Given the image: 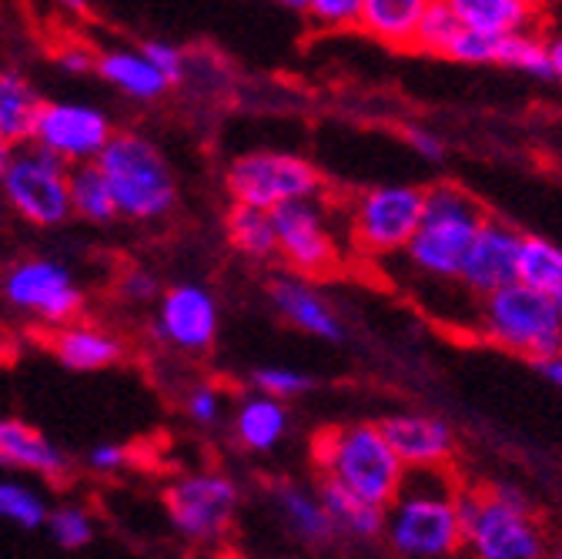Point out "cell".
Listing matches in <instances>:
<instances>
[{
  "mask_svg": "<svg viewBox=\"0 0 562 559\" xmlns=\"http://www.w3.org/2000/svg\"><path fill=\"white\" fill-rule=\"evenodd\" d=\"M155 335L181 353H204L218 335V302L204 286L181 282L161 295Z\"/></svg>",
  "mask_w": 562,
  "mask_h": 559,
  "instance_id": "5bb4252c",
  "label": "cell"
},
{
  "mask_svg": "<svg viewBox=\"0 0 562 559\" xmlns=\"http://www.w3.org/2000/svg\"><path fill=\"white\" fill-rule=\"evenodd\" d=\"M519 251H522V235L506 222L488 219L469 248L459 282L482 299L519 282Z\"/></svg>",
  "mask_w": 562,
  "mask_h": 559,
  "instance_id": "9a60e30c",
  "label": "cell"
},
{
  "mask_svg": "<svg viewBox=\"0 0 562 559\" xmlns=\"http://www.w3.org/2000/svg\"><path fill=\"white\" fill-rule=\"evenodd\" d=\"M459 27V18L442 4V0H436L432 11L426 14V21H422L418 27V37H415V51L422 54H432V57H442V51L449 47L452 34Z\"/></svg>",
  "mask_w": 562,
  "mask_h": 559,
  "instance_id": "836d02e7",
  "label": "cell"
},
{
  "mask_svg": "<svg viewBox=\"0 0 562 559\" xmlns=\"http://www.w3.org/2000/svg\"><path fill=\"white\" fill-rule=\"evenodd\" d=\"M124 462H127V449H124V446H114V443L94 446V449L88 452V466H91L94 472H117Z\"/></svg>",
  "mask_w": 562,
  "mask_h": 559,
  "instance_id": "60d3db41",
  "label": "cell"
},
{
  "mask_svg": "<svg viewBox=\"0 0 562 559\" xmlns=\"http://www.w3.org/2000/svg\"><path fill=\"white\" fill-rule=\"evenodd\" d=\"M0 191L24 222L41 228H54L75 215L70 212V165L34 142L11 152Z\"/></svg>",
  "mask_w": 562,
  "mask_h": 559,
  "instance_id": "52a82bcc",
  "label": "cell"
},
{
  "mask_svg": "<svg viewBox=\"0 0 562 559\" xmlns=\"http://www.w3.org/2000/svg\"><path fill=\"white\" fill-rule=\"evenodd\" d=\"M274 4L285 11H308V0H274Z\"/></svg>",
  "mask_w": 562,
  "mask_h": 559,
  "instance_id": "ee69618b",
  "label": "cell"
},
{
  "mask_svg": "<svg viewBox=\"0 0 562 559\" xmlns=\"http://www.w3.org/2000/svg\"><path fill=\"white\" fill-rule=\"evenodd\" d=\"M462 546L475 559H542L546 539L529 510V500L516 485L496 482L459 493Z\"/></svg>",
  "mask_w": 562,
  "mask_h": 559,
  "instance_id": "7a4b0ae2",
  "label": "cell"
},
{
  "mask_svg": "<svg viewBox=\"0 0 562 559\" xmlns=\"http://www.w3.org/2000/svg\"><path fill=\"white\" fill-rule=\"evenodd\" d=\"M496 67H509L516 75L552 81V64H549V41H542L532 31L499 37V57Z\"/></svg>",
  "mask_w": 562,
  "mask_h": 559,
  "instance_id": "f546056e",
  "label": "cell"
},
{
  "mask_svg": "<svg viewBox=\"0 0 562 559\" xmlns=\"http://www.w3.org/2000/svg\"><path fill=\"white\" fill-rule=\"evenodd\" d=\"M4 299L37 322L57 328L70 325L85 309V292L78 289L75 275L54 258L18 261L4 275Z\"/></svg>",
  "mask_w": 562,
  "mask_h": 559,
  "instance_id": "8fae6325",
  "label": "cell"
},
{
  "mask_svg": "<svg viewBox=\"0 0 562 559\" xmlns=\"http://www.w3.org/2000/svg\"><path fill=\"white\" fill-rule=\"evenodd\" d=\"M140 54H145L158 67V71L168 78V85L184 81V75H188V54L178 44H171V41H145V44H140Z\"/></svg>",
  "mask_w": 562,
  "mask_h": 559,
  "instance_id": "d590c367",
  "label": "cell"
},
{
  "mask_svg": "<svg viewBox=\"0 0 562 559\" xmlns=\"http://www.w3.org/2000/svg\"><path fill=\"white\" fill-rule=\"evenodd\" d=\"M549 64H552V81L562 85V34L549 41Z\"/></svg>",
  "mask_w": 562,
  "mask_h": 559,
  "instance_id": "7bdbcfd3",
  "label": "cell"
},
{
  "mask_svg": "<svg viewBox=\"0 0 562 559\" xmlns=\"http://www.w3.org/2000/svg\"><path fill=\"white\" fill-rule=\"evenodd\" d=\"M555 305H559V315H562V299H559V302H555Z\"/></svg>",
  "mask_w": 562,
  "mask_h": 559,
  "instance_id": "c3c4849f",
  "label": "cell"
},
{
  "mask_svg": "<svg viewBox=\"0 0 562 559\" xmlns=\"http://www.w3.org/2000/svg\"><path fill=\"white\" fill-rule=\"evenodd\" d=\"M436 0H366L359 27L385 47H415L418 27Z\"/></svg>",
  "mask_w": 562,
  "mask_h": 559,
  "instance_id": "ffe728a7",
  "label": "cell"
},
{
  "mask_svg": "<svg viewBox=\"0 0 562 559\" xmlns=\"http://www.w3.org/2000/svg\"><path fill=\"white\" fill-rule=\"evenodd\" d=\"M289 433V409L261 392L248 395L235 412V436L251 452L274 449Z\"/></svg>",
  "mask_w": 562,
  "mask_h": 559,
  "instance_id": "cb8c5ba5",
  "label": "cell"
},
{
  "mask_svg": "<svg viewBox=\"0 0 562 559\" xmlns=\"http://www.w3.org/2000/svg\"><path fill=\"white\" fill-rule=\"evenodd\" d=\"M405 142H408V148L422 161H442L446 158V142H442L436 131H429V127H408L405 131Z\"/></svg>",
  "mask_w": 562,
  "mask_h": 559,
  "instance_id": "ab89813d",
  "label": "cell"
},
{
  "mask_svg": "<svg viewBox=\"0 0 562 559\" xmlns=\"http://www.w3.org/2000/svg\"><path fill=\"white\" fill-rule=\"evenodd\" d=\"M0 466L27 469L44 479H60L67 472V456L31 426L14 423V418H0Z\"/></svg>",
  "mask_w": 562,
  "mask_h": 559,
  "instance_id": "7402d4cb",
  "label": "cell"
},
{
  "mask_svg": "<svg viewBox=\"0 0 562 559\" xmlns=\"http://www.w3.org/2000/svg\"><path fill=\"white\" fill-rule=\"evenodd\" d=\"M47 503L34 493L31 485L0 479V519H8L21 529H37L47 523Z\"/></svg>",
  "mask_w": 562,
  "mask_h": 559,
  "instance_id": "4dcf8cb0",
  "label": "cell"
},
{
  "mask_svg": "<svg viewBox=\"0 0 562 559\" xmlns=\"http://www.w3.org/2000/svg\"><path fill=\"white\" fill-rule=\"evenodd\" d=\"M379 429L405 469L449 466V459H452V429L436 415L398 412V415L382 418Z\"/></svg>",
  "mask_w": 562,
  "mask_h": 559,
  "instance_id": "2e32d148",
  "label": "cell"
},
{
  "mask_svg": "<svg viewBox=\"0 0 562 559\" xmlns=\"http://www.w3.org/2000/svg\"><path fill=\"white\" fill-rule=\"evenodd\" d=\"M117 292H121L127 302H151V299H158L161 286H158V278H155L148 268H127V271L121 275Z\"/></svg>",
  "mask_w": 562,
  "mask_h": 559,
  "instance_id": "74e56055",
  "label": "cell"
},
{
  "mask_svg": "<svg viewBox=\"0 0 562 559\" xmlns=\"http://www.w3.org/2000/svg\"><path fill=\"white\" fill-rule=\"evenodd\" d=\"M519 282L559 302L562 299V248L546 238L522 235Z\"/></svg>",
  "mask_w": 562,
  "mask_h": 559,
  "instance_id": "4316f807",
  "label": "cell"
},
{
  "mask_svg": "<svg viewBox=\"0 0 562 559\" xmlns=\"http://www.w3.org/2000/svg\"><path fill=\"white\" fill-rule=\"evenodd\" d=\"M57 8H64V11H85V4L88 0H54Z\"/></svg>",
  "mask_w": 562,
  "mask_h": 559,
  "instance_id": "f6af8a7d",
  "label": "cell"
},
{
  "mask_svg": "<svg viewBox=\"0 0 562 559\" xmlns=\"http://www.w3.org/2000/svg\"><path fill=\"white\" fill-rule=\"evenodd\" d=\"M228 238L241 255H248L255 261H265V258L278 255V235H274L271 212H258V208L235 204L232 215H228Z\"/></svg>",
  "mask_w": 562,
  "mask_h": 559,
  "instance_id": "f1b7e54d",
  "label": "cell"
},
{
  "mask_svg": "<svg viewBox=\"0 0 562 559\" xmlns=\"http://www.w3.org/2000/svg\"><path fill=\"white\" fill-rule=\"evenodd\" d=\"M312 452H315V466L322 479H331L351 489L356 496L385 510L395 500L402 476H405V466L392 452L379 423L325 429L315 436Z\"/></svg>",
  "mask_w": 562,
  "mask_h": 559,
  "instance_id": "3957f363",
  "label": "cell"
},
{
  "mask_svg": "<svg viewBox=\"0 0 562 559\" xmlns=\"http://www.w3.org/2000/svg\"><path fill=\"white\" fill-rule=\"evenodd\" d=\"M542 559H562V549H555L552 556H542Z\"/></svg>",
  "mask_w": 562,
  "mask_h": 559,
  "instance_id": "7dc6e473",
  "label": "cell"
},
{
  "mask_svg": "<svg viewBox=\"0 0 562 559\" xmlns=\"http://www.w3.org/2000/svg\"><path fill=\"white\" fill-rule=\"evenodd\" d=\"M442 4L459 18V24L488 37L532 31L539 18V0H442Z\"/></svg>",
  "mask_w": 562,
  "mask_h": 559,
  "instance_id": "d6986e66",
  "label": "cell"
},
{
  "mask_svg": "<svg viewBox=\"0 0 562 559\" xmlns=\"http://www.w3.org/2000/svg\"><path fill=\"white\" fill-rule=\"evenodd\" d=\"M50 536L64 546V549H81L94 539V523L81 506H60L47 516Z\"/></svg>",
  "mask_w": 562,
  "mask_h": 559,
  "instance_id": "d6a6232c",
  "label": "cell"
},
{
  "mask_svg": "<svg viewBox=\"0 0 562 559\" xmlns=\"http://www.w3.org/2000/svg\"><path fill=\"white\" fill-rule=\"evenodd\" d=\"M251 385H255L261 395L281 402V399H299V395H305L315 382H312L305 372L289 369V366H265V369H255Z\"/></svg>",
  "mask_w": 562,
  "mask_h": 559,
  "instance_id": "1f68e13d",
  "label": "cell"
},
{
  "mask_svg": "<svg viewBox=\"0 0 562 559\" xmlns=\"http://www.w3.org/2000/svg\"><path fill=\"white\" fill-rule=\"evenodd\" d=\"M94 75L131 101H158L171 88L158 67L140 54V47L137 51H127V47L101 51Z\"/></svg>",
  "mask_w": 562,
  "mask_h": 559,
  "instance_id": "ac0fdd59",
  "label": "cell"
},
{
  "mask_svg": "<svg viewBox=\"0 0 562 559\" xmlns=\"http://www.w3.org/2000/svg\"><path fill=\"white\" fill-rule=\"evenodd\" d=\"M57 67L70 78H85L98 71V54L85 44H70L64 51H57Z\"/></svg>",
  "mask_w": 562,
  "mask_h": 559,
  "instance_id": "f35d334b",
  "label": "cell"
},
{
  "mask_svg": "<svg viewBox=\"0 0 562 559\" xmlns=\"http://www.w3.org/2000/svg\"><path fill=\"white\" fill-rule=\"evenodd\" d=\"M54 356L64 369L70 372H101L108 366H114L124 353V345L117 335L94 328V325H64L54 338H50Z\"/></svg>",
  "mask_w": 562,
  "mask_h": 559,
  "instance_id": "44dd1931",
  "label": "cell"
},
{
  "mask_svg": "<svg viewBox=\"0 0 562 559\" xmlns=\"http://www.w3.org/2000/svg\"><path fill=\"white\" fill-rule=\"evenodd\" d=\"M225 185L235 204H248V208H258V212H274L281 204L315 198L322 188V175L302 155L265 148V152H248L235 158Z\"/></svg>",
  "mask_w": 562,
  "mask_h": 559,
  "instance_id": "ba28073f",
  "label": "cell"
},
{
  "mask_svg": "<svg viewBox=\"0 0 562 559\" xmlns=\"http://www.w3.org/2000/svg\"><path fill=\"white\" fill-rule=\"evenodd\" d=\"M268 299L274 312L285 318L289 325L302 328L305 335H315L322 342H341L345 325L338 312L328 305V299L302 275H278L268 286Z\"/></svg>",
  "mask_w": 562,
  "mask_h": 559,
  "instance_id": "e0dca14e",
  "label": "cell"
},
{
  "mask_svg": "<svg viewBox=\"0 0 562 559\" xmlns=\"http://www.w3.org/2000/svg\"><path fill=\"white\" fill-rule=\"evenodd\" d=\"M459 482L449 466L405 469L395 500L385 510L389 543L412 559H439L462 546Z\"/></svg>",
  "mask_w": 562,
  "mask_h": 559,
  "instance_id": "6da1fadb",
  "label": "cell"
},
{
  "mask_svg": "<svg viewBox=\"0 0 562 559\" xmlns=\"http://www.w3.org/2000/svg\"><path fill=\"white\" fill-rule=\"evenodd\" d=\"M485 222L482 204L465 188L449 181L432 185L426 191L422 225L405 248L408 265L436 282H459L469 248Z\"/></svg>",
  "mask_w": 562,
  "mask_h": 559,
  "instance_id": "277c9868",
  "label": "cell"
},
{
  "mask_svg": "<svg viewBox=\"0 0 562 559\" xmlns=\"http://www.w3.org/2000/svg\"><path fill=\"white\" fill-rule=\"evenodd\" d=\"M318 500L325 506V513L331 516V526L356 536V539H375L379 533H385V506H375L362 496H356L351 489L322 479Z\"/></svg>",
  "mask_w": 562,
  "mask_h": 559,
  "instance_id": "d4e9b609",
  "label": "cell"
},
{
  "mask_svg": "<svg viewBox=\"0 0 562 559\" xmlns=\"http://www.w3.org/2000/svg\"><path fill=\"white\" fill-rule=\"evenodd\" d=\"M366 0H308V18L325 27V31H341V27H359Z\"/></svg>",
  "mask_w": 562,
  "mask_h": 559,
  "instance_id": "e575fe53",
  "label": "cell"
},
{
  "mask_svg": "<svg viewBox=\"0 0 562 559\" xmlns=\"http://www.w3.org/2000/svg\"><path fill=\"white\" fill-rule=\"evenodd\" d=\"M271 219L278 235V258L292 268V275L315 278V275H331L338 268L341 251L325 208L315 198L281 204L271 212Z\"/></svg>",
  "mask_w": 562,
  "mask_h": 559,
  "instance_id": "7c38bea8",
  "label": "cell"
},
{
  "mask_svg": "<svg viewBox=\"0 0 562 559\" xmlns=\"http://www.w3.org/2000/svg\"><path fill=\"white\" fill-rule=\"evenodd\" d=\"M184 409L188 415L194 418L198 426H211V423H218V415H222V392L215 385H194L184 399Z\"/></svg>",
  "mask_w": 562,
  "mask_h": 559,
  "instance_id": "8d00e7d4",
  "label": "cell"
},
{
  "mask_svg": "<svg viewBox=\"0 0 562 559\" xmlns=\"http://www.w3.org/2000/svg\"><path fill=\"white\" fill-rule=\"evenodd\" d=\"M274 506H278L281 519H285V526L299 539H305V543H325V539H331V533H335L331 516L325 513L322 500L312 496L308 489L292 485V482H278L274 485Z\"/></svg>",
  "mask_w": 562,
  "mask_h": 559,
  "instance_id": "484cf974",
  "label": "cell"
},
{
  "mask_svg": "<svg viewBox=\"0 0 562 559\" xmlns=\"http://www.w3.org/2000/svg\"><path fill=\"white\" fill-rule=\"evenodd\" d=\"M101 175L111 185L117 215L131 222H155L178 201V181L168 158L155 142L134 131H114L98 158Z\"/></svg>",
  "mask_w": 562,
  "mask_h": 559,
  "instance_id": "5b68a950",
  "label": "cell"
},
{
  "mask_svg": "<svg viewBox=\"0 0 562 559\" xmlns=\"http://www.w3.org/2000/svg\"><path fill=\"white\" fill-rule=\"evenodd\" d=\"M8 161H11V148L0 142V181H4V171H8Z\"/></svg>",
  "mask_w": 562,
  "mask_h": 559,
  "instance_id": "bcb514c9",
  "label": "cell"
},
{
  "mask_svg": "<svg viewBox=\"0 0 562 559\" xmlns=\"http://www.w3.org/2000/svg\"><path fill=\"white\" fill-rule=\"evenodd\" d=\"M41 108L44 98L24 75L18 71L0 75V142L8 148H21L34 142V124Z\"/></svg>",
  "mask_w": 562,
  "mask_h": 559,
  "instance_id": "603a6c76",
  "label": "cell"
},
{
  "mask_svg": "<svg viewBox=\"0 0 562 559\" xmlns=\"http://www.w3.org/2000/svg\"><path fill=\"white\" fill-rule=\"evenodd\" d=\"M238 510V485L222 472H194L168 489V516L188 539H218Z\"/></svg>",
  "mask_w": 562,
  "mask_h": 559,
  "instance_id": "4fadbf2b",
  "label": "cell"
},
{
  "mask_svg": "<svg viewBox=\"0 0 562 559\" xmlns=\"http://www.w3.org/2000/svg\"><path fill=\"white\" fill-rule=\"evenodd\" d=\"M70 212L88 219V222H98V225L117 219V204H114L111 185L101 175L98 161L70 168Z\"/></svg>",
  "mask_w": 562,
  "mask_h": 559,
  "instance_id": "83f0119b",
  "label": "cell"
},
{
  "mask_svg": "<svg viewBox=\"0 0 562 559\" xmlns=\"http://www.w3.org/2000/svg\"><path fill=\"white\" fill-rule=\"evenodd\" d=\"M111 137H114L111 118L98 104L78 98L44 101L34 124V145L50 152L70 168L98 161Z\"/></svg>",
  "mask_w": 562,
  "mask_h": 559,
  "instance_id": "30bf717a",
  "label": "cell"
},
{
  "mask_svg": "<svg viewBox=\"0 0 562 559\" xmlns=\"http://www.w3.org/2000/svg\"><path fill=\"white\" fill-rule=\"evenodd\" d=\"M479 332L492 345L516 353L536 366L562 353V315L555 299L522 282H513L482 299Z\"/></svg>",
  "mask_w": 562,
  "mask_h": 559,
  "instance_id": "8992f818",
  "label": "cell"
},
{
  "mask_svg": "<svg viewBox=\"0 0 562 559\" xmlns=\"http://www.w3.org/2000/svg\"><path fill=\"white\" fill-rule=\"evenodd\" d=\"M539 372H542L546 382H552L562 392V353L552 356V359H546V362H539Z\"/></svg>",
  "mask_w": 562,
  "mask_h": 559,
  "instance_id": "b9f144b4",
  "label": "cell"
},
{
  "mask_svg": "<svg viewBox=\"0 0 562 559\" xmlns=\"http://www.w3.org/2000/svg\"><path fill=\"white\" fill-rule=\"evenodd\" d=\"M426 212V191L415 185H375L351 204V238L372 258L408 248Z\"/></svg>",
  "mask_w": 562,
  "mask_h": 559,
  "instance_id": "9c48e42d",
  "label": "cell"
}]
</instances>
